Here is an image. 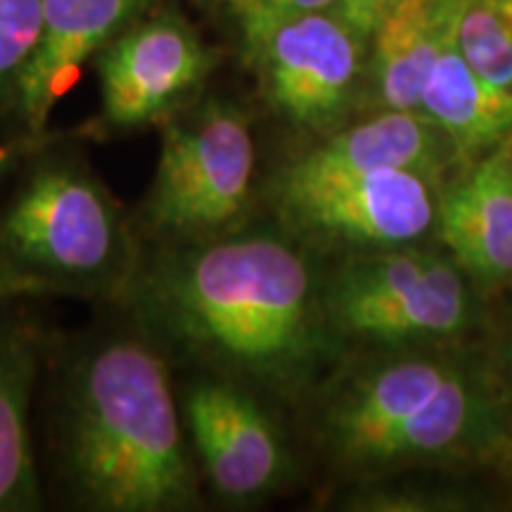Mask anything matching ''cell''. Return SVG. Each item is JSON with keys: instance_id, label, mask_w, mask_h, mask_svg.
Instances as JSON below:
<instances>
[{"instance_id": "ba28073f", "label": "cell", "mask_w": 512, "mask_h": 512, "mask_svg": "<svg viewBox=\"0 0 512 512\" xmlns=\"http://www.w3.org/2000/svg\"><path fill=\"white\" fill-rule=\"evenodd\" d=\"M178 396L202 479L221 501L238 508L261 503L290 482V444L264 396L197 370Z\"/></svg>"}, {"instance_id": "d4e9b609", "label": "cell", "mask_w": 512, "mask_h": 512, "mask_svg": "<svg viewBox=\"0 0 512 512\" xmlns=\"http://www.w3.org/2000/svg\"><path fill=\"white\" fill-rule=\"evenodd\" d=\"M0 299H3V294H0Z\"/></svg>"}, {"instance_id": "ac0fdd59", "label": "cell", "mask_w": 512, "mask_h": 512, "mask_svg": "<svg viewBox=\"0 0 512 512\" xmlns=\"http://www.w3.org/2000/svg\"><path fill=\"white\" fill-rule=\"evenodd\" d=\"M43 27V0H0V114L17 110L19 86Z\"/></svg>"}, {"instance_id": "2e32d148", "label": "cell", "mask_w": 512, "mask_h": 512, "mask_svg": "<svg viewBox=\"0 0 512 512\" xmlns=\"http://www.w3.org/2000/svg\"><path fill=\"white\" fill-rule=\"evenodd\" d=\"M420 112L456 147L458 157H482L512 136V91L482 79L458 48V34L422 88Z\"/></svg>"}, {"instance_id": "8992f818", "label": "cell", "mask_w": 512, "mask_h": 512, "mask_svg": "<svg viewBox=\"0 0 512 512\" xmlns=\"http://www.w3.org/2000/svg\"><path fill=\"white\" fill-rule=\"evenodd\" d=\"M278 226L304 247L368 254L408 247L437 228L439 192L418 171L302 174L285 166L271 183Z\"/></svg>"}, {"instance_id": "9c48e42d", "label": "cell", "mask_w": 512, "mask_h": 512, "mask_svg": "<svg viewBox=\"0 0 512 512\" xmlns=\"http://www.w3.org/2000/svg\"><path fill=\"white\" fill-rule=\"evenodd\" d=\"M366 48V38L332 10L283 24L249 60L280 119L297 131L328 136L358 98Z\"/></svg>"}, {"instance_id": "9a60e30c", "label": "cell", "mask_w": 512, "mask_h": 512, "mask_svg": "<svg viewBox=\"0 0 512 512\" xmlns=\"http://www.w3.org/2000/svg\"><path fill=\"white\" fill-rule=\"evenodd\" d=\"M41 366V335L19 320H0V512H29L43 503L29 422Z\"/></svg>"}, {"instance_id": "8fae6325", "label": "cell", "mask_w": 512, "mask_h": 512, "mask_svg": "<svg viewBox=\"0 0 512 512\" xmlns=\"http://www.w3.org/2000/svg\"><path fill=\"white\" fill-rule=\"evenodd\" d=\"M155 0H43V27L19 86L17 112L31 136L81 79L83 64L150 10Z\"/></svg>"}, {"instance_id": "d6986e66", "label": "cell", "mask_w": 512, "mask_h": 512, "mask_svg": "<svg viewBox=\"0 0 512 512\" xmlns=\"http://www.w3.org/2000/svg\"><path fill=\"white\" fill-rule=\"evenodd\" d=\"M339 3L342 0H228L247 57H252L283 24L318 12H332Z\"/></svg>"}, {"instance_id": "ffe728a7", "label": "cell", "mask_w": 512, "mask_h": 512, "mask_svg": "<svg viewBox=\"0 0 512 512\" xmlns=\"http://www.w3.org/2000/svg\"><path fill=\"white\" fill-rule=\"evenodd\" d=\"M342 508L373 510V512H422V510H460L463 498L441 491H425L418 486H366L342 501Z\"/></svg>"}, {"instance_id": "52a82bcc", "label": "cell", "mask_w": 512, "mask_h": 512, "mask_svg": "<svg viewBox=\"0 0 512 512\" xmlns=\"http://www.w3.org/2000/svg\"><path fill=\"white\" fill-rule=\"evenodd\" d=\"M458 366L437 356L399 354L351 368L318 401L316 430L330 463L354 477L408 467L422 408Z\"/></svg>"}, {"instance_id": "5b68a950", "label": "cell", "mask_w": 512, "mask_h": 512, "mask_svg": "<svg viewBox=\"0 0 512 512\" xmlns=\"http://www.w3.org/2000/svg\"><path fill=\"white\" fill-rule=\"evenodd\" d=\"M323 304L332 335L387 349L453 337L470 318L458 266L411 245L354 256L323 285Z\"/></svg>"}, {"instance_id": "603a6c76", "label": "cell", "mask_w": 512, "mask_h": 512, "mask_svg": "<svg viewBox=\"0 0 512 512\" xmlns=\"http://www.w3.org/2000/svg\"><path fill=\"white\" fill-rule=\"evenodd\" d=\"M503 465H505V470H508V477H510V482H512V441H510L508 446H505Z\"/></svg>"}, {"instance_id": "44dd1931", "label": "cell", "mask_w": 512, "mask_h": 512, "mask_svg": "<svg viewBox=\"0 0 512 512\" xmlns=\"http://www.w3.org/2000/svg\"><path fill=\"white\" fill-rule=\"evenodd\" d=\"M406 0H342L339 8L335 10L358 36H363L368 41L377 29V24L382 22L389 12L399 8Z\"/></svg>"}, {"instance_id": "277c9868", "label": "cell", "mask_w": 512, "mask_h": 512, "mask_svg": "<svg viewBox=\"0 0 512 512\" xmlns=\"http://www.w3.org/2000/svg\"><path fill=\"white\" fill-rule=\"evenodd\" d=\"M256 143L247 112L209 98L162 124L157 171L136 219L147 247L207 242L247 226Z\"/></svg>"}, {"instance_id": "e0dca14e", "label": "cell", "mask_w": 512, "mask_h": 512, "mask_svg": "<svg viewBox=\"0 0 512 512\" xmlns=\"http://www.w3.org/2000/svg\"><path fill=\"white\" fill-rule=\"evenodd\" d=\"M458 48L482 79L512 91V0H465Z\"/></svg>"}, {"instance_id": "6da1fadb", "label": "cell", "mask_w": 512, "mask_h": 512, "mask_svg": "<svg viewBox=\"0 0 512 512\" xmlns=\"http://www.w3.org/2000/svg\"><path fill=\"white\" fill-rule=\"evenodd\" d=\"M306 249L278 223L252 221L207 242L140 249L121 302L171 363L292 399L335 339Z\"/></svg>"}, {"instance_id": "5bb4252c", "label": "cell", "mask_w": 512, "mask_h": 512, "mask_svg": "<svg viewBox=\"0 0 512 512\" xmlns=\"http://www.w3.org/2000/svg\"><path fill=\"white\" fill-rule=\"evenodd\" d=\"M458 157L446 133L422 112H373L339 126L309 152L292 159L302 174H361V171H418L437 181Z\"/></svg>"}, {"instance_id": "30bf717a", "label": "cell", "mask_w": 512, "mask_h": 512, "mask_svg": "<svg viewBox=\"0 0 512 512\" xmlns=\"http://www.w3.org/2000/svg\"><path fill=\"white\" fill-rule=\"evenodd\" d=\"M216 57L176 12L143 15L95 57L102 126L133 131L164 124L192 100Z\"/></svg>"}, {"instance_id": "cb8c5ba5", "label": "cell", "mask_w": 512, "mask_h": 512, "mask_svg": "<svg viewBox=\"0 0 512 512\" xmlns=\"http://www.w3.org/2000/svg\"><path fill=\"white\" fill-rule=\"evenodd\" d=\"M508 358H510V375H512V332H510V347H508Z\"/></svg>"}, {"instance_id": "7c38bea8", "label": "cell", "mask_w": 512, "mask_h": 512, "mask_svg": "<svg viewBox=\"0 0 512 512\" xmlns=\"http://www.w3.org/2000/svg\"><path fill=\"white\" fill-rule=\"evenodd\" d=\"M437 230L479 283H512V136L439 192Z\"/></svg>"}, {"instance_id": "7a4b0ae2", "label": "cell", "mask_w": 512, "mask_h": 512, "mask_svg": "<svg viewBox=\"0 0 512 512\" xmlns=\"http://www.w3.org/2000/svg\"><path fill=\"white\" fill-rule=\"evenodd\" d=\"M57 389V472L81 508H200L202 472L171 361L136 325L83 344Z\"/></svg>"}, {"instance_id": "4fadbf2b", "label": "cell", "mask_w": 512, "mask_h": 512, "mask_svg": "<svg viewBox=\"0 0 512 512\" xmlns=\"http://www.w3.org/2000/svg\"><path fill=\"white\" fill-rule=\"evenodd\" d=\"M465 0H406L368 38L363 95L373 112H420L422 88L458 34Z\"/></svg>"}, {"instance_id": "7402d4cb", "label": "cell", "mask_w": 512, "mask_h": 512, "mask_svg": "<svg viewBox=\"0 0 512 512\" xmlns=\"http://www.w3.org/2000/svg\"><path fill=\"white\" fill-rule=\"evenodd\" d=\"M12 162H15V152L10 147H0V176L10 169Z\"/></svg>"}, {"instance_id": "3957f363", "label": "cell", "mask_w": 512, "mask_h": 512, "mask_svg": "<svg viewBox=\"0 0 512 512\" xmlns=\"http://www.w3.org/2000/svg\"><path fill=\"white\" fill-rule=\"evenodd\" d=\"M140 249L100 178L81 159L48 155L0 211V294L121 299Z\"/></svg>"}]
</instances>
